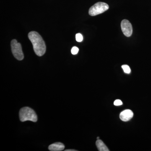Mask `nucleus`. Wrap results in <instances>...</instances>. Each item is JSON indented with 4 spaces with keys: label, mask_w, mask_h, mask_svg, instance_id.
I'll list each match as a JSON object with an SVG mask.
<instances>
[{
    "label": "nucleus",
    "mask_w": 151,
    "mask_h": 151,
    "mask_svg": "<svg viewBox=\"0 0 151 151\" xmlns=\"http://www.w3.org/2000/svg\"><path fill=\"white\" fill-rule=\"evenodd\" d=\"M28 37L32 43L35 54L39 56L44 55L46 52V45L40 35L36 32L32 31L28 34Z\"/></svg>",
    "instance_id": "1"
},
{
    "label": "nucleus",
    "mask_w": 151,
    "mask_h": 151,
    "mask_svg": "<svg viewBox=\"0 0 151 151\" xmlns=\"http://www.w3.org/2000/svg\"><path fill=\"white\" fill-rule=\"evenodd\" d=\"M19 118L22 122L30 121L36 122L37 120V116L35 111L27 107L22 108L20 110Z\"/></svg>",
    "instance_id": "2"
},
{
    "label": "nucleus",
    "mask_w": 151,
    "mask_h": 151,
    "mask_svg": "<svg viewBox=\"0 0 151 151\" xmlns=\"http://www.w3.org/2000/svg\"><path fill=\"white\" fill-rule=\"evenodd\" d=\"M109 6L106 3L98 2L91 7L89 9V14L91 16H95L103 13L109 9Z\"/></svg>",
    "instance_id": "3"
},
{
    "label": "nucleus",
    "mask_w": 151,
    "mask_h": 151,
    "mask_svg": "<svg viewBox=\"0 0 151 151\" xmlns=\"http://www.w3.org/2000/svg\"><path fill=\"white\" fill-rule=\"evenodd\" d=\"M11 48L14 57L19 60L24 59V55L22 50L21 45L18 43L16 40H13L11 41Z\"/></svg>",
    "instance_id": "4"
},
{
    "label": "nucleus",
    "mask_w": 151,
    "mask_h": 151,
    "mask_svg": "<svg viewBox=\"0 0 151 151\" xmlns=\"http://www.w3.org/2000/svg\"><path fill=\"white\" fill-rule=\"evenodd\" d=\"M121 28L122 32L126 36L129 37L132 35L133 28L131 23L128 20L124 19L122 21L121 23Z\"/></svg>",
    "instance_id": "5"
},
{
    "label": "nucleus",
    "mask_w": 151,
    "mask_h": 151,
    "mask_svg": "<svg viewBox=\"0 0 151 151\" xmlns=\"http://www.w3.org/2000/svg\"><path fill=\"white\" fill-rule=\"evenodd\" d=\"M134 113L131 110H126L122 111L120 115V118L123 122H128L133 118Z\"/></svg>",
    "instance_id": "6"
},
{
    "label": "nucleus",
    "mask_w": 151,
    "mask_h": 151,
    "mask_svg": "<svg viewBox=\"0 0 151 151\" xmlns=\"http://www.w3.org/2000/svg\"><path fill=\"white\" fill-rule=\"evenodd\" d=\"M65 148V146L60 142L55 143L52 144L48 147L49 150L51 151H61Z\"/></svg>",
    "instance_id": "7"
},
{
    "label": "nucleus",
    "mask_w": 151,
    "mask_h": 151,
    "mask_svg": "<svg viewBox=\"0 0 151 151\" xmlns=\"http://www.w3.org/2000/svg\"><path fill=\"white\" fill-rule=\"evenodd\" d=\"M96 145L97 146L98 150L100 151H109L107 146L103 143V141L100 139H97L96 142Z\"/></svg>",
    "instance_id": "8"
},
{
    "label": "nucleus",
    "mask_w": 151,
    "mask_h": 151,
    "mask_svg": "<svg viewBox=\"0 0 151 151\" xmlns=\"http://www.w3.org/2000/svg\"><path fill=\"white\" fill-rule=\"evenodd\" d=\"M122 68L125 73H131V69H130L129 65H123L122 66Z\"/></svg>",
    "instance_id": "9"
},
{
    "label": "nucleus",
    "mask_w": 151,
    "mask_h": 151,
    "mask_svg": "<svg viewBox=\"0 0 151 151\" xmlns=\"http://www.w3.org/2000/svg\"><path fill=\"white\" fill-rule=\"evenodd\" d=\"M76 39L78 42H81L83 40V36L80 33L77 34L76 35Z\"/></svg>",
    "instance_id": "10"
},
{
    "label": "nucleus",
    "mask_w": 151,
    "mask_h": 151,
    "mask_svg": "<svg viewBox=\"0 0 151 151\" xmlns=\"http://www.w3.org/2000/svg\"><path fill=\"white\" fill-rule=\"evenodd\" d=\"M78 51H79V49L78 47H73L71 49V52L73 55H76L78 53Z\"/></svg>",
    "instance_id": "11"
},
{
    "label": "nucleus",
    "mask_w": 151,
    "mask_h": 151,
    "mask_svg": "<svg viewBox=\"0 0 151 151\" xmlns=\"http://www.w3.org/2000/svg\"><path fill=\"white\" fill-rule=\"evenodd\" d=\"M114 105L116 106H120V105H123V103L121 100H116L114 102Z\"/></svg>",
    "instance_id": "12"
},
{
    "label": "nucleus",
    "mask_w": 151,
    "mask_h": 151,
    "mask_svg": "<svg viewBox=\"0 0 151 151\" xmlns=\"http://www.w3.org/2000/svg\"><path fill=\"white\" fill-rule=\"evenodd\" d=\"M76 150H65V151H76Z\"/></svg>",
    "instance_id": "13"
},
{
    "label": "nucleus",
    "mask_w": 151,
    "mask_h": 151,
    "mask_svg": "<svg viewBox=\"0 0 151 151\" xmlns=\"http://www.w3.org/2000/svg\"><path fill=\"white\" fill-rule=\"evenodd\" d=\"M97 139H99V137H98L97 138Z\"/></svg>",
    "instance_id": "14"
}]
</instances>
